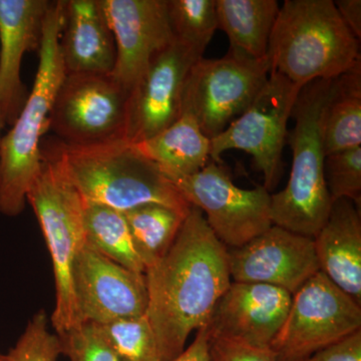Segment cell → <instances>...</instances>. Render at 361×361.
<instances>
[{"label": "cell", "instance_id": "obj_1", "mask_svg": "<svg viewBox=\"0 0 361 361\" xmlns=\"http://www.w3.org/2000/svg\"><path fill=\"white\" fill-rule=\"evenodd\" d=\"M145 278L146 316L161 361L175 360L192 332L209 322L231 284L227 247L215 236L200 209L191 206L174 243L146 270Z\"/></svg>", "mask_w": 361, "mask_h": 361}, {"label": "cell", "instance_id": "obj_2", "mask_svg": "<svg viewBox=\"0 0 361 361\" xmlns=\"http://www.w3.org/2000/svg\"><path fill=\"white\" fill-rule=\"evenodd\" d=\"M65 0L51 1L42 25L39 59L32 90L11 130L0 141V214L16 217L42 164V135L49 129L54 97L66 71L59 49Z\"/></svg>", "mask_w": 361, "mask_h": 361}, {"label": "cell", "instance_id": "obj_3", "mask_svg": "<svg viewBox=\"0 0 361 361\" xmlns=\"http://www.w3.org/2000/svg\"><path fill=\"white\" fill-rule=\"evenodd\" d=\"M267 59L271 71L303 87L341 77L360 63V39L332 0H285L271 32Z\"/></svg>", "mask_w": 361, "mask_h": 361}, {"label": "cell", "instance_id": "obj_4", "mask_svg": "<svg viewBox=\"0 0 361 361\" xmlns=\"http://www.w3.org/2000/svg\"><path fill=\"white\" fill-rule=\"evenodd\" d=\"M337 78L304 85L292 111L295 121L287 135L292 165L287 186L271 195L273 225L314 238L331 211V197L324 175L323 121L336 94Z\"/></svg>", "mask_w": 361, "mask_h": 361}, {"label": "cell", "instance_id": "obj_5", "mask_svg": "<svg viewBox=\"0 0 361 361\" xmlns=\"http://www.w3.org/2000/svg\"><path fill=\"white\" fill-rule=\"evenodd\" d=\"M66 170L84 201L126 213L157 204L187 216L191 205L161 169L126 140L90 147L59 142Z\"/></svg>", "mask_w": 361, "mask_h": 361}, {"label": "cell", "instance_id": "obj_6", "mask_svg": "<svg viewBox=\"0 0 361 361\" xmlns=\"http://www.w3.org/2000/svg\"><path fill=\"white\" fill-rule=\"evenodd\" d=\"M26 202L39 221L51 255L56 284L51 322L56 334L61 336L80 325L73 276L87 239L84 199L68 175L59 145L42 151V168L28 190Z\"/></svg>", "mask_w": 361, "mask_h": 361}, {"label": "cell", "instance_id": "obj_7", "mask_svg": "<svg viewBox=\"0 0 361 361\" xmlns=\"http://www.w3.org/2000/svg\"><path fill=\"white\" fill-rule=\"evenodd\" d=\"M270 71L268 59L257 61L230 49L221 59L203 56L188 73L182 115L191 116L213 139L250 106Z\"/></svg>", "mask_w": 361, "mask_h": 361}, {"label": "cell", "instance_id": "obj_8", "mask_svg": "<svg viewBox=\"0 0 361 361\" xmlns=\"http://www.w3.org/2000/svg\"><path fill=\"white\" fill-rule=\"evenodd\" d=\"M301 89L276 71H270L250 106L211 139V161L221 163V156L230 149L246 152L264 177L263 187L272 191L281 179L287 125Z\"/></svg>", "mask_w": 361, "mask_h": 361}, {"label": "cell", "instance_id": "obj_9", "mask_svg": "<svg viewBox=\"0 0 361 361\" xmlns=\"http://www.w3.org/2000/svg\"><path fill=\"white\" fill-rule=\"evenodd\" d=\"M129 94L111 75H66L52 104L49 129L68 147L125 140Z\"/></svg>", "mask_w": 361, "mask_h": 361}, {"label": "cell", "instance_id": "obj_10", "mask_svg": "<svg viewBox=\"0 0 361 361\" xmlns=\"http://www.w3.org/2000/svg\"><path fill=\"white\" fill-rule=\"evenodd\" d=\"M360 329V304L319 271L292 296L270 348L276 361H304Z\"/></svg>", "mask_w": 361, "mask_h": 361}, {"label": "cell", "instance_id": "obj_11", "mask_svg": "<svg viewBox=\"0 0 361 361\" xmlns=\"http://www.w3.org/2000/svg\"><path fill=\"white\" fill-rule=\"evenodd\" d=\"M191 206L200 209L227 249L238 248L273 225L271 194L261 186L243 189L227 169L211 161L193 175L168 178Z\"/></svg>", "mask_w": 361, "mask_h": 361}, {"label": "cell", "instance_id": "obj_12", "mask_svg": "<svg viewBox=\"0 0 361 361\" xmlns=\"http://www.w3.org/2000/svg\"><path fill=\"white\" fill-rule=\"evenodd\" d=\"M203 56V52L175 40L153 59L130 90L126 141H146L180 118L188 73Z\"/></svg>", "mask_w": 361, "mask_h": 361}, {"label": "cell", "instance_id": "obj_13", "mask_svg": "<svg viewBox=\"0 0 361 361\" xmlns=\"http://www.w3.org/2000/svg\"><path fill=\"white\" fill-rule=\"evenodd\" d=\"M73 284L80 324H104L146 314L144 273L114 262L87 244L75 261Z\"/></svg>", "mask_w": 361, "mask_h": 361}, {"label": "cell", "instance_id": "obj_14", "mask_svg": "<svg viewBox=\"0 0 361 361\" xmlns=\"http://www.w3.org/2000/svg\"><path fill=\"white\" fill-rule=\"evenodd\" d=\"M228 262L234 282L273 285L292 295L320 271L314 240L276 225L228 249Z\"/></svg>", "mask_w": 361, "mask_h": 361}, {"label": "cell", "instance_id": "obj_15", "mask_svg": "<svg viewBox=\"0 0 361 361\" xmlns=\"http://www.w3.org/2000/svg\"><path fill=\"white\" fill-rule=\"evenodd\" d=\"M115 39L114 78L130 90L176 39L167 0H101Z\"/></svg>", "mask_w": 361, "mask_h": 361}, {"label": "cell", "instance_id": "obj_16", "mask_svg": "<svg viewBox=\"0 0 361 361\" xmlns=\"http://www.w3.org/2000/svg\"><path fill=\"white\" fill-rule=\"evenodd\" d=\"M292 296L273 285L231 282L209 320L211 336L270 348L288 315Z\"/></svg>", "mask_w": 361, "mask_h": 361}, {"label": "cell", "instance_id": "obj_17", "mask_svg": "<svg viewBox=\"0 0 361 361\" xmlns=\"http://www.w3.org/2000/svg\"><path fill=\"white\" fill-rule=\"evenodd\" d=\"M51 2L0 0V111L6 125H13L27 99L21 63L26 51L39 49Z\"/></svg>", "mask_w": 361, "mask_h": 361}, {"label": "cell", "instance_id": "obj_18", "mask_svg": "<svg viewBox=\"0 0 361 361\" xmlns=\"http://www.w3.org/2000/svg\"><path fill=\"white\" fill-rule=\"evenodd\" d=\"M59 49L66 75H111L115 39L101 0H65Z\"/></svg>", "mask_w": 361, "mask_h": 361}, {"label": "cell", "instance_id": "obj_19", "mask_svg": "<svg viewBox=\"0 0 361 361\" xmlns=\"http://www.w3.org/2000/svg\"><path fill=\"white\" fill-rule=\"evenodd\" d=\"M313 240L320 272L361 305L360 207L348 199L334 202Z\"/></svg>", "mask_w": 361, "mask_h": 361}, {"label": "cell", "instance_id": "obj_20", "mask_svg": "<svg viewBox=\"0 0 361 361\" xmlns=\"http://www.w3.org/2000/svg\"><path fill=\"white\" fill-rule=\"evenodd\" d=\"M133 145L167 178L193 175L211 160V139L186 114L159 134Z\"/></svg>", "mask_w": 361, "mask_h": 361}, {"label": "cell", "instance_id": "obj_21", "mask_svg": "<svg viewBox=\"0 0 361 361\" xmlns=\"http://www.w3.org/2000/svg\"><path fill=\"white\" fill-rule=\"evenodd\" d=\"M279 8L276 0H216L218 28L227 35L230 51L257 61L267 59Z\"/></svg>", "mask_w": 361, "mask_h": 361}, {"label": "cell", "instance_id": "obj_22", "mask_svg": "<svg viewBox=\"0 0 361 361\" xmlns=\"http://www.w3.org/2000/svg\"><path fill=\"white\" fill-rule=\"evenodd\" d=\"M325 155L361 147V61L337 78L323 121Z\"/></svg>", "mask_w": 361, "mask_h": 361}, {"label": "cell", "instance_id": "obj_23", "mask_svg": "<svg viewBox=\"0 0 361 361\" xmlns=\"http://www.w3.org/2000/svg\"><path fill=\"white\" fill-rule=\"evenodd\" d=\"M123 214L146 270L166 255L187 217L174 209L157 204L137 207Z\"/></svg>", "mask_w": 361, "mask_h": 361}, {"label": "cell", "instance_id": "obj_24", "mask_svg": "<svg viewBox=\"0 0 361 361\" xmlns=\"http://www.w3.org/2000/svg\"><path fill=\"white\" fill-rule=\"evenodd\" d=\"M84 202L87 245L114 262L145 274L146 268L135 251L123 214L109 207Z\"/></svg>", "mask_w": 361, "mask_h": 361}, {"label": "cell", "instance_id": "obj_25", "mask_svg": "<svg viewBox=\"0 0 361 361\" xmlns=\"http://www.w3.org/2000/svg\"><path fill=\"white\" fill-rule=\"evenodd\" d=\"M176 40L205 54L218 30L216 0H167Z\"/></svg>", "mask_w": 361, "mask_h": 361}, {"label": "cell", "instance_id": "obj_26", "mask_svg": "<svg viewBox=\"0 0 361 361\" xmlns=\"http://www.w3.org/2000/svg\"><path fill=\"white\" fill-rule=\"evenodd\" d=\"M97 325L121 361H161L155 334L146 314Z\"/></svg>", "mask_w": 361, "mask_h": 361}, {"label": "cell", "instance_id": "obj_27", "mask_svg": "<svg viewBox=\"0 0 361 361\" xmlns=\"http://www.w3.org/2000/svg\"><path fill=\"white\" fill-rule=\"evenodd\" d=\"M63 355L61 338L49 329L44 310L32 316L23 334L6 353V361H58Z\"/></svg>", "mask_w": 361, "mask_h": 361}, {"label": "cell", "instance_id": "obj_28", "mask_svg": "<svg viewBox=\"0 0 361 361\" xmlns=\"http://www.w3.org/2000/svg\"><path fill=\"white\" fill-rule=\"evenodd\" d=\"M324 175L332 202L348 199L360 208L361 147L326 156Z\"/></svg>", "mask_w": 361, "mask_h": 361}, {"label": "cell", "instance_id": "obj_29", "mask_svg": "<svg viewBox=\"0 0 361 361\" xmlns=\"http://www.w3.org/2000/svg\"><path fill=\"white\" fill-rule=\"evenodd\" d=\"M59 336L70 361H121L94 323H82Z\"/></svg>", "mask_w": 361, "mask_h": 361}, {"label": "cell", "instance_id": "obj_30", "mask_svg": "<svg viewBox=\"0 0 361 361\" xmlns=\"http://www.w3.org/2000/svg\"><path fill=\"white\" fill-rule=\"evenodd\" d=\"M209 355L210 361H276L271 348L220 336H211Z\"/></svg>", "mask_w": 361, "mask_h": 361}, {"label": "cell", "instance_id": "obj_31", "mask_svg": "<svg viewBox=\"0 0 361 361\" xmlns=\"http://www.w3.org/2000/svg\"><path fill=\"white\" fill-rule=\"evenodd\" d=\"M304 361H361V329L330 344Z\"/></svg>", "mask_w": 361, "mask_h": 361}, {"label": "cell", "instance_id": "obj_32", "mask_svg": "<svg viewBox=\"0 0 361 361\" xmlns=\"http://www.w3.org/2000/svg\"><path fill=\"white\" fill-rule=\"evenodd\" d=\"M211 332L208 323L197 331L194 341L179 356L171 361H210Z\"/></svg>", "mask_w": 361, "mask_h": 361}, {"label": "cell", "instance_id": "obj_33", "mask_svg": "<svg viewBox=\"0 0 361 361\" xmlns=\"http://www.w3.org/2000/svg\"><path fill=\"white\" fill-rule=\"evenodd\" d=\"M341 20L356 39L361 37V1L360 0H337L334 1Z\"/></svg>", "mask_w": 361, "mask_h": 361}, {"label": "cell", "instance_id": "obj_34", "mask_svg": "<svg viewBox=\"0 0 361 361\" xmlns=\"http://www.w3.org/2000/svg\"><path fill=\"white\" fill-rule=\"evenodd\" d=\"M6 123H4V116H2L1 111H0V141H1V130L4 129Z\"/></svg>", "mask_w": 361, "mask_h": 361}, {"label": "cell", "instance_id": "obj_35", "mask_svg": "<svg viewBox=\"0 0 361 361\" xmlns=\"http://www.w3.org/2000/svg\"><path fill=\"white\" fill-rule=\"evenodd\" d=\"M0 361H6V353H2L0 351Z\"/></svg>", "mask_w": 361, "mask_h": 361}]
</instances>
